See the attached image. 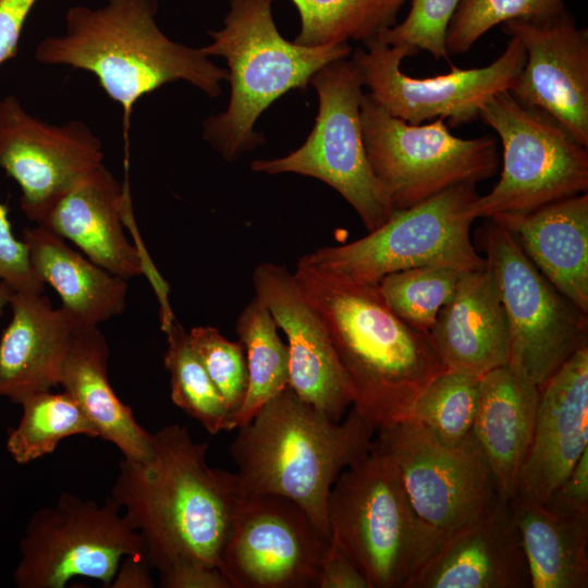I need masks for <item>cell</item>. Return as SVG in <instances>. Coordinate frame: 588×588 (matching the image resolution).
Returning <instances> with one entry per match:
<instances>
[{"label":"cell","mask_w":588,"mask_h":588,"mask_svg":"<svg viewBox=\"0 0 588 588\" xmlns=\"http://www.w3.org/2000/svg\"><path fill=\"white\" fill-rule=\"evenodd\" d=\"M154 443L148 460L119 462L110 497L140 535L159 574L183 564L220 568L243 497L236 473L209 466L208 444L196 442L186 426L162 427Z\"/></svg>","instance_id":"1"},{"label":"cell","mask_w":588,"mask_h":588,"mask_svg":"<svg viewBox=\"0 0 588 588\" xmlns=\"http://www.w3.org/2000/svg\"><path fill=\"white\" fill-rule=\"evenodd\" d=\"M293 277L352 381V407L375 431L405 420L424 390L446 370L429 333L399 318L378 284L351 280L302 257Z\"/></svg>","instance_id":"2"},{"label":"cell","mask_w":588,"mask_h":588,"mask_svg":"<svg viewBox=\"0 0 588 588\" xmlns=\"http://www.w3.org/2000/svg\"><path fill=\"white\" fill-rule=\"evenodd\" d=\"M158 0H107L99 8L71 7L65 32L44 38L35 59L93 74L123 111L127 145L136 102L161 86L184 81L210 97L221 93L229 71L216 65L201 48L170 39L158 26Z\"/></svg>","instance_id":"3"},{"label":"cell","mask_w":588,"mask_h":588,"mask_svg":"<svg viewBox=\"0 0 588 588\" xmlns=\"http://www.w3.org/2000/svg\"><path fill=\"white\" fill-rule=\"evenodd\" d=\"M373 433L353 407L334 421L289 385L238 428L230 454L243 495L273 494L293 501L330 540L331 488L343 469L369 452Z\"/></svg>","instance_id":"4"},{"label":"cell","mask_w":588,"mask_h":588,"mask_svg":"<svg viewBox=\"0 0 588 588\" xmlns=\"http://www.w3.org/2000/svg\"><path fill=\"white\" fill-rule=\"evenodd\" d=\"M223 27L209 30L208 56L226 60L231 96L228 109L204 121V138L229 161L262 143L256 120L292 89H306L327 64L345 59L346 44L302 46L283 38L272 16V0H229Z\"/></svg>","instance_id":"5"},{"label":"cell","mask_w":588,"mask_h":588,"mask_svg":"<svg viewBox=\"0 0 588 588\" xmlns=\"http://www.w3.org/2000/svg\"><path fill=\"white\" fill-rule=\"evenodd\" d=\"M327 515L330 540L370 588H405L439 548L416 515L393 458L373 441L338 476Z\"/></svg>","instance_id":"6"},{"label":"cell","mask_w":588,"mask_h":588,"mask_svg":"<svg viewBox=\"0 0 588 588\" xmlns=\"http://www.w3.org/2000/svg\"><path fill=\"white\" fill-rule=\"evenodd\" d=\"M478 118L495 131L503 150L500 180L475 200V219L525 215L587 193V148L550 114L502 90L481 106Z\"/></svg>","instance_id":"7"},{"label":"cell","mask_w":588,"mask_h":588,"mask_svg":"<svg viewBox=\"0 0 588 588\" xmlns=\"http://www.w3.org/2000/svg\"><path fill=\"white\" fill-rule=\"evenodd\" d=\"M476 184L451 186L390 219L366 236L304 255L351 280L378 284L387 274L428 265L476 270L486 266L470 240Z\"/></svg>","instance_id":"8"},{"label":"cell","mask_w":588,"mask_h":588,"mask_svg":"<svg viewBox=\"0 0 588 588\" xmlns=\"http://www.w3.org/2000/svg\"><path fill=\"white\" fill-rule=\"evenodd\" d=\"M318 95L316 123L305 143L291 154L254 160L252 170L267 174L297 173L318 179L355 209L368 232L385 223L394 209L375 175L360 123L364 79L355 63L340 59L310 79Z\"/></svg>","instance_id":"9"},{"label":"cell","mask_w":588,"mask_h":588,"mask_svg":"<svg viewBox=\"0 0 588 588\" xmlns=\"http://www.w3.org/2000/svg\"><path fill=\"white\" fill-rule=\"evenodd\" d=\"M360 123L369 164L394 210L411 208L457 184H476L498 172L500 158L493 138L456 137L442 118L411 124L364 94Z\"/></svg>","instance_id":"10"},{"label":"cell","mask_w":588,"mask_h":588,"mask_svg":"<svg viewBox=\"0 0 588 588\" xmlns=\"http://www.w3.org/2000/svg\"><path fill=\"white\" fill-rule=\"evenodd\" d=\"M19 553L13 572L19 588H63L75 577L110 587L122 559L145 555V547L110 495L100 504L63 492L56 504L33 513Z\"/></svg>","instance_id":"11"},{"label":"cell","mask_w":588,"mask_h":588,"mask_svg":"<svg viewBox=\"0 0 588 588\" xmlns=\"http://www.w3.org/2000/svg\"><path fill=\"white\" fill-rule=\"evenodd\" d=\"M483 246L509 322V363L541 388L572 354L587 345V314L546 279L501 223L490 220Z\"/></svg>","instance_id":"12"},{"label":"cell","mask_w":588,"mask_h":588,"mask_svg":"<svg viewBox=\"0 0 588 588\" xmlns=\"http://www.w3.org/2000/svg\"><path fill=\"white\" fill-rule=\"evenodd\" d=\"M373 444L393 458L416 515L439 547L500 499L473 431L449 446L405 419L378 430Z\"/></svg>","instance_id":"13"},{"label":"cell","mask_w":588,"mask_h":588,"mask_svg":"<svg viewBox=\"0 0 588 588\" xmlns=\"http://www.w3.org/2000/svg\"><path fill=\"white\" fill-rule=\"evenodd\" d=\"M510 41L492 63L415 78L401 70L404 58L417 53L406 45L390 46L380 36L356 48L352 61L362 73L370 97L391 115L411 124L438 118L453 126L478 119L481 106L493 95L509 90L526 62L520 41Z\"/></svg>","instance_id":"14"},{"label":"cell","mask_w":588,"mask_h":588,"mask_svg":"<svg viewBox=\"0 0 588 588\" xmlns=\"http://www.w3.org/2000/svg\"><path fill=\"white\" fill-rule=\"evenodd\" d=\"M330 540L293 501L243 495L220 556L233 588H318Z\"/></svg>","instance_id":"15"},{"label":"cell","mask_w":588,"mask_h":588,"mask_svg":"<svg viewBox=\"0 0 588 588\" xmlns=\"http://www.w3.org/2000/svg\"><path fill=\"white\" fill-rule=\"evenodd\" d=\"M102 161V143L85 122L50 124L15 96L0 99V169L19 185L21 209L34 223Z\"/></svg>","instance_id":"16"},{"label":"cell","mask_w":588,"mask_h":588,"mask_svg":"<svg viewBox=\"0 0 588 588\" xmlns=\"http://www.w3.org/2000/svg\"><path fill=\"white\" fill-rule=\"evenodd\" d=\"M132 213L128 191L102 163L54 199L35 224L71 242L90 260L127 281L149 274L160 301V316H169L167 283L146 252L126 237L124 225Z\"/></svg>","instance_id":"17"},{"label":"cell","mask_w":588,"mask_h":588,"mask_svg":"<svg viewBox=\"0 0 588 588\" xmlns=\"http://www.w3.org/2000/svg\"><path fill=\"white\" fill-rule=\"evenodd\" d=\"M502 28L526 51L510 94L550 114L588 148V29L567 9L548 21L512 20Z\"/></svg>","instance_id":"18"},{"label":"cell","mask_w":588,"mask_h":588,"mask_svg":"<svg viewBox=\"0 0 588 588\" xmlns=\"http://www.w3.org/2000/svg\"><path fill=\"white\" fill-rule=\"evenodd\" d=\"M256 297L270 310L287 339L289 385L305 402L334 421L354 403V388L328 330L307 301L293 273L265 262L253 273Z\"/></svg>","instance_id":"19"},{"label":"cell","mask_w":588,"mask_h":588,"mask_svg":"<svg viewBox=\"0 0 588 588\" xmlns=\"http://www.w3.org/2000/svg\"><path fill=\"white\" fill-rule=\"evenodd\" d=\"M588 450V345L540 388L532 440L512 499L542 505Z\"/></svg>","instance_id":"20"},{"label":"cell","mask_w":588,"mask_h":588,"mask_svg":"<svg viewBox=\"0 0 588 588\" xmlns=\"http://www.w3.org/2000/svg\"><path fill=\"white\" fill-rule=\"evenodd\" d=\"M528 587V565L511 503L499 499L444 540L405 588Z\"/></svg>","instance_id":"21"},{"label":"cell","mask_w":588,"mask_h":588,"mask_svg":"<svg viewBox=\"0 0 588 588\" xmlns=\"http://www.w3.org/2000/svg\"><path fill=\"white\" fill-rule=\"evenodd\" d=\"M446 370L476 376L510 362L511 341L497 278L486 266L462 275L429 331Z\"/></svg>","instance_id":"22"},{"label":"cell","mask_w":588,"mask_h":588,"mask_svg":"<svg viewBox=\"0 0 588 588\" xmlns=\"http://www.w3.org/2000/svg\"><path fill=\"white\" fill-rule=\"evenodd\" d=\"M0 338V397L20 404L59 385L74 326L42 293L13 292Z\"/></svg>","instance_id":"23"},{"label":"cell","mask_w":588,"mask_h":588,"mask_svg":"<svg viewBox=\"0 0 588 588\" xmlns=\"http://www.w3.org/2000/svg\"><path fill=\"white\" fill-rule=\"evenodd\" d=\"M539 395L540 388L510 363L481 376L473 433L501 500L511 501L514 497L532 440Z\"/></svg>","instance_id":"24"},{"label":"cell","mask_w":588,"mask_h":588,"mask_svg":"<svg viewBox=\"0 0 588 588\" xmlns=\"http://www.w3.org/2000/svg\"><path fill=\"white\" fill-rule=\"evenodd\" d=\"M494 220L515 236L546 279L588 314V194L563 198L525 215Z\"/></svg>","instance_id":"25"},{"label":"cell","mask_w":588,"mask_h":588,"mask_svg":"<svg viewBox=\"0 0 588 588\" xmlns=\"http://www.w3.org/2000/svg\"><path fill=\"white\" fill-rule=\"evenodd\" d=\"M22 240L36 275L59 294L60 308L74 328L99 327L124 311L127 280L39 225L25 228Z\"/></svg>","instance_id":"26"},{"label":"cell","mask_w":588,"mask_h":588,"mask_svg":"<svg viewBox=\"0 0 588 588\" xmlns=\"http://www.w3.org/2000/svg\"><path fill=\"white\" fill-rule=\"evenodd\" d=\"M109 345L99 327L75 328L59 385L81 406L98 438L115 445L130 461L154 453V433L139 425L114 392L108 375Z\"/></svg>","instance_id":"27"},{"label":"cell","mask_w":588,"mask_h":588,"mask_svg":"<svg viewBox=\"0 0 588 588\" xmlns=\"http://www.w3.org/2000/svg\"><path fill=\"white\" fill-rule=\"evenodd\" d=\"M531 588L588 587V515H560L510 501Z\"/></svg>","instance_id":"28"},{"label":"cell","mask_w":588,"mask_h":588,"mask_svg":"<svg viewBox=\"0 0 588 588\" xmlns=\"http://www.w3.org/2000/svg\"><path fill=\"white\" fill-rule=\"evenodd\" d=\"M270 310L256 296L241 311L235 331L243 344L248 388L234 427L248 424L260 408L289 387L290 356Z\"/></svg>","instance_id":"29"},{"label":"cell","mask_w":588,"mask_h":588,"mask_svg":"<svg viewBox=\"0 0 588 588\" xmlns=\"http://www.w3.org/2000/svg\"><path fill=\"white\" fill-rule=\"evenodd\" d=\"M301 17L295 44H364L396 24L406 0H292Z\"/></svg>","instance_id":"30"},{"label":"cell","mask_w":588,"mask_h":588,"mask_svg":"<svg viewBox=\"0 0 588 588\" xmlns=\"http://www.w3.org/2000/svg\"><path fill=\"white\" fill-rule=\"evenodd\" d=\"M20 405L21 418L7 439V450L20 465L51 454L63 439L74 436L98 438L94 425L65 391L32 393Z\"/></svg>","instance_id":"31"},{"label":"cell","mask_w":588,"mask_h":588,"mask_svg":"<svg viewBox=\"0 0 588 588\" xmlns=\"http://www.w3.org/2000/svg\"><path fill=\"white\" fill-rule=\"evenodd\" d=\"M162 331L168 342L163 363L172 402L211 434L234 429L225 402L197 355L188 331L176 318Z\"/></svg>","instance_id":"32"},{"label":"cell","mask_w":588,"mask_h":588,"mask_svg":"<svg viewBox=\"0 0 588 588\" xmlns=\"http://www.w3.org/2000/svg\"><path fill=\"white\" fill-rule=\"evenodd\" d=\"M480 382V376L445 370L424 390L406 419L440 443L457 445L473 431Z\"/></svg>","instance_id":"33"},{"label":"cell","mask_w":588,"mask_h":588,"mask_svg":"<svg viewBox=\"0 0 588 588\" xmlns=\"http://www.w3.org/2000/svg\"><path fill=\"white\" fill-rule=\"evenodd\" d=\"M465 271L451 266H420L384 275L378 289L399 318L429 333L440 309L453 298Z\"/></svg>","instance_id":"34"},{"label":"cell","mask_w":588,"mask_h":588,"mask_svg":"<svg viewBox=\"0 0 588 588\" xmlns=\"http://www.w3.org/2000/svg\"><path fill=\"white\" fill-rule=\"evenodd\" d=\"M565 9L563 0H460L446 32L448 54L468 51L499 24L512 20L543 22Z\"/></svg>","instance_id":"35"},{"label":"cell","mask_w":588,"mask_h":588,"mask_svg":"<svg viewBox=\"0 0 588 588\" xmlns=\"http://www.w3.org/2000/svg\"><path fill=\"white\" fill-rule=\"evenodd\" d=\"M188 333L207 373L225 402L234 426V417L248 388L244 346L240 341L228 340L210 326L194 327Z\"/></svg>","instance_id":"36"},{"label":"cell","mask_w":588,"mask_h":588,"mask_svg":"<svg viewBox=\"0 0 588 588\" xmlns=\"http://www.w3.org/2000/svg\"><path fill=\"white\" fill-rule=\"evenodd\" d=\"M460 0H411L406 17L380 35L390 45H406L449 61L445 38Z\"/></svg>","instance_id":"37"},{"label":"cell","mask_w":588,"mask_h":588,"mask_svg":"<svg viewBox=\"0 0 588 588\" xmlns=\"http://www.w3.org/2000/svg\"><path fill=\"white\" fill-rule=\"evenodd\" d=\"M0 280L14 292L44 293L45 284L29 261L26 244L15 236L7 205L0 197Z\"/></svg>","instance_id":"38"},{"label":"cell","mask_w":588,"mask_h":588,"mask_svg":"<svg viewBox=\"0 0 588 588\" xmlns=\"http://www.w3.org/2000/svg\"><path fill=\"white\" fill-rule=\"evenodd\" d=\"M560 515H588V450L542 504Z\"/></svg>","instance_id":"39"},{"label":"cell","mask_w":588,"mask_h":588,"mask_svg":"<svg viewBox=\"0 0 588 588\" xmlns=\"http://www.w3.org/2000/svg\"><path fill=\"white\" fill-rule=\"evenodd\" d=\"M38 0H0V65L13 59L24 24Z\"/></svg>","instance_id":"40"},{"label":"cell","mask_w":588,"mask_h":588,"mask_svg":"<svg viewBox=\"0 0 588 588\" xmlns=\"http://www.w3.org/2000/svg\"><path fill=\"white\" fill-rule=\"evenodd\" d=\"M318 588H370L355 563L330 540Z\"/></svg>","instance_id":"41"},{"label":"cell","mask_w":588,"mask_h":588,"mask_svg":"<svg viewBox=\"0 0 588 588\" xmlns=\"http://www.w3.org/2000/svg\"><path fill=\"white\" fill-rule=\"evenodd\" d=\"M164 588H233L220 568L203 564H183L159 574Z\"/></svg>","instance_id":"42"},{"label":"cell","mask_w":588,"mask_h":588,"mask_svg":"<svg viewBox=\"0 0 588 588\" xmlns=\"http://www.w3.org/2000/svg\"><path fill=\"white\" fill-rule=\"evenodd\" d=\"M151 566L145 555H126L122 559L111 588H151Z\"/></svg>","instance_id":"43"},{"label":"cell","mask_w":588,"mask_h":588,"mask_svg":"<svg viewBox=\"0 0 588 588\" xmlns=\"http://www.w3.org/2000/svg\"><path fill=\"white\" fill-rule=\"evenodd\" d=\"M13 292L4 281L0 280V316L5 307L9 306Z\"/></svg>","instance_id":"44"}]
</instances>
